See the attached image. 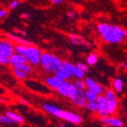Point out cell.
<instances>
[{"mask_svg":"<svg viewBox=\"0 0 127 127\" xmlns=\"http://www.w3.org/2000/svg\"><path fill=\"white\" fill-rule=\"evenodd\" d=\"M8 64L12 67H15V66L21 64H28V62L25 58V57L17 53V52H14L10 58H8Z\"/></svg>","mask_w":127,"mask_h":127,"instance_id":"8fae6325","label":"cell"},{"mask_svg":"<svg viewBox=\"0 0 127 127\" xmlns=\"http://www.w3.org/2000/svg\"><path fill=\"white\" fill-rule=\"evenodd\" d=\"M124 68H125V70H127V64H125V67H124Z\"/></svg>","mask_w":127,"mask_h":127,"instance_id":"74e56055","label":"cell"},{"mask_svg":"<svg viewBox=\"0 0 127 127\" xmlns=\"http://www.w3.org/2000/svg\"><path fill=\"white\" fill-rule=\"evenodd\" d=\"M0 124L1 125H17L13 120H12L10 117H7L5 114L4 115H0Z\"/></svg>","mask_w":127,"mask_h":127,"instance_id":"603a6c76","label":"cell"},{"mask_svg":"<svg viewBox=\"0 0 127 127\" xmlns=\"http://www.w3.org/2000/svg\"><path fill=\"white\" fill-rule=\"evenodd\" d=\"M42 109L50 115L58 117V118L63 119L64 121L69 122V123L73 124V125H79L83 121V118L78 114L69 110H64V109L53 105L51 103L42 102Z\"/></svg>","mask_w":127,"mask_h":127,"instance_id":"7a4b0ae2","label":"cell"},{"mask_svg":"<svg viewBox=\"0 0 127 127\" xmlns=\"http://www.w3.org/2000/svg\"><path fill=\"white\" fill-rule=\"evenodd\" d=\"M84 81H85L87 89L95 93L96 95H101L104 92V88H103L102 86L98 83V82H96L92 78H86Z\"/></svg>","mask_w":127,"mask_h":127,"instance_id":"52a82bcc","label":"cell"},{"mask_svg":"<svg viewBox=\"0 0 127 127\" xmlns=\"http://www.w3.org/2000/svg\"><path fill=\"white\" fill-rule=\"evenodd\" d=\"M125 40H126V41H127V35L125 36Z\"/></svg>","mask_w":127,"mask_h":127,"instance_id":"ab89813d","label":"cell"},{"mask_svg":"<svg viewBox=\"0 0 127 127\" xmlns=\"http://www.w3.org/2000/svg\"><path fill=\"white\" fill-rule=\"evenodd\" d=\"M0 127H2V126H1V125H0Z\"/></svg>","mask_w":127,"mask_h":127,"instance_id":"60d3db41","label":"cell"},{"mask_svg":"<svg viewBox=\"0 0 127 127\" xmlns=\"http://www.w3.org/2000/svg\"><path fill=\"white\" fill-rule=\"evenodd\" d=\"M97 30L102 39L109 43H119L127 35V31L125 28L107 23L99 24Z\"/></svg>","mask_w":127,"mask_h":127,"instance_id":"6da1fadb","label":"cell"},{"mask_svg":"<svg viewBox=\"0 0 127 127\" xmlns=\"http://www.w3.org/2000/svg\"><path fill=\"white\" fill-rule=\"evenodd\" d=\"M96 102H97V114L101 117H108L109 114H108L107 111V99L105 98L104 95H98V98L96 100Z\"/></svg>","mask_w":127,"mask_h":127,"instance_id":"ba28073f","label":"cell"},{"mask_svg":"<svg viewBox=\"0 0 127 127\" xmlns=\"http://www.w3.org/2000/svg\"><path fill=\"white\" fill-rule=\"evenodd\" d=\"M85 108L92 113H95L97 111V102L96 101H87Z\"/></svg>","mask_w":127,"mask_h":127,"instance_id":"d4e9b609","label":"cell"},{"mask_svg":"<svg viewBox=\"0 0 127 127\" xmlns=\"http://www.w3.org/2000/svg\"><path fill=\"white\" fill-rule=\"evenodd\" d=\"M19 102L23 104V105H26V106H28L30 104V102L28 101V100L23 99V98H20V99H19Z\"/></svg>","mask_w":127,"mask_h":127,"instance_id":"d6a6232c","label":"cell"},{"mask_svg":"<svg viewBox=\"0 0 127 127\" xmlns=\"http://www.w3.org/2000/svg\"><path fill=\"white\" fill-rule=\"evenodd\" d=\"M117 100H109L107 101V111L109 115H113L117 109Z\"/></svg>","mask_w":127,"mask_h":127,"instance_id":"ac0fdd59","label":"cell"},{"mask_svg":"<svg viewBox=\"0 0 127 127\" xmlns=\"http://www.w3.org/2000/svg\"><path fill=\"white\" fill-rule=\"evenodd\" d=\"M63 65L67 67L70 70L72 77H75L76 79H83L85 78V72L82 71L81 70H79L75 64H72L70 62H64Z\"/></svg>","mask_w":127,"mask_h":127,"instance_id":"30bf717a","label":"cell"},{"mask_svg":"<svg viewBox=\"0 0 127 127\" xmlns=\"http://www.w3.org/2000/svg\"><path fill=\"white\" fill-rule=\"evenodd\" d=\"M84 93H85V97L87 99V101H96L98 98V95L88 89H86Z\"/></svg>","mask_w":127,"mask_h":127,"instance_id":"7402d4cb","label":"cell"},{"mask_svg":"<svg viewBox=\"0 0 127 127\" xmlns=\"http://www.w3.org/2000/svg\"><path fill=\"white\" fill-rule=\"evenodd\" d=\"M19 5H20V1L19 0H12V2L9 4V9L14 10L16 8H18Z\"/></svg>","mask_w":127,"mask_h":127,"instance_id":"f546056e","label":"cell"},{"mask_svg":"<svg viewBox=\"0 0 127 127\" xmlns=\"http://www.w3.org/2000/svg\"><path fill=\"white\" fill-rule=\"evenodd\" d=\"M101 121L102 123L106 124L108 125H110L112 127H123L124 123L121 119L117 118L115 117H101Z\"/></svg>","mask_w":127,"mask_h":127,"instance_id":"9a60e30c","label":"cell"},{"mask_svg":"<svg viewBox=\"0 0 127 127\" xmlns=\"http://www.w3.org/2000/svg\"><path fill=\"white\" fill-rule=\"evenodd\" d=\"M15 52L25 57L28 64L32 66H37L40 64L42 50L39 48L32 45H15Z\"/></svg>","mask_w":127,"mask_h":127,"instance_id":"277c9868","label":"cell"},{"mask_svg":"<svg viewBox=\"0 0 127 127\" xmlns=\"http://www.w3.org/2000/svg\"><path fill=\"white\" fill-rule=\"evenodd\" d=\"M71 102L78 108H85L86 103H87V99L85 97V93L84 91L77 90L74 95L71 98H70Z\"/></svg>","mask_w":127,"mask_h":127,"instance_id":"9c48e42d","label":"cell"},{"mask_svg":"<svg viewBox=\"0 0 127 127\" xmlns=\"http://www.w3.org/2000/svg\"><path fill=\"white\" fill-rule=\"evenodd\" d=\"M30 13H28V12H22L20 14V18L21 19H24V20H28L30 18Z\"/></svg>","mask_w":127,"mask_h":127,"instance_id":"836d02e7","label":"cell"},{"mask_svg":"<svg viewBox=\"0 0 127 127\" xmlns=\"http://www.w3.org/2000/svg\"><path fill=\"white\" fill-rule=\"evenodd\" d=\"M15 52V45L9 39L0 40V57L9 58Z\"/></svg>","mask_w":127,"mask_h":127,"instance_id":"8992f818","label":"cell"},{"mask_svg":"<svg viewBox=\"0 0 127 127\" xmlns=\"http://www.w3.org/2000/svg\"><path fill=\"white\" fill-rule=\"evenodd\" d=\"M63 82L62 79H60L58 77H57L56 75H50L46 77L44 79V83L48 87L52 88V89H57L59 87L60 84Z\"/></svg>","mask_w":127,"mask_h":127,"instance_id":"4fadbf2b","label":"cell"},{"mask_svg":"<svg viewBox=\"0 0 127 127\" xmlns=\"http://www.w3.org/2000/svg\"><path fill=\"white\" fill-rule=\"evenodd\" d=\"M8 15V11L6 9H0V20L5 18Z\"/></svg>","mask_w":127,"mask_h":127,"instance_id":"4dcf8cb0","label":"cell"},{"mask_svg":"<svg viewBox=\"0 0 127 127\" xmlns=\"http://www.w3.org/2000/svg\"><path fill=\"white\" fill-rule=\"evenodd\" d=\"M5 115L7 117H10L12 120H13L17 125H20V124H23L25 122V119L22 116H20V114L16 113L15 111L12 110H7L5 111Z\"/></svg>","mask_w":127,"mask_h":127,"instance_id":"e0dca14e","label":"cell"},{"mask_svg":"<svg viewBox=\"0 0 127 127\" xmlns=\"http://www.w3.org/2000/svg\"><path fill=\"white\" fill-rule=\"evenodd\" d=\"M12 68H17V69L20 70L22 71L23 72L27 73L28 75H30V74L33 73V71H34V68L31 64H19V65L15 66V67H12Z\"/></svg>","mask_w":127,"mask_h":127,"instance_id":"d6986e66","label":"cell"},{"mask_svg":"<svg viewBox=\"0 0 127 127\" xmlns=\"http://www.w3.org/2000/svg\"><path fill=\"white\" fill-rule=\"evenodd\" d=\"M87 62L88 65H95L98 62V56L95 53L89 54L87 58Z\"/></svg>","mask_w":127,"mask_h":127,"instance_id":"cb8c5ba5","label":"cell"},{"mask_svg":"<svg viewBox=\"0 0 127 127\" xmlns=\"http://www.w3.org/2000/svg\"><path fill=\"white\" fill-rule=\"evenodd\" d=\"M67 16L71 19H74L76 17V13L74 12H72V11H70V12H67Z\"/></svg>","mask_w":127,"mask_h":127,"instance_id":"d590c367","label":"cell"},{"mask_svg":"<svg viewBox=\"0 0 127 127\" xmlns=\"http://www.w3.org/2000/svg\"><path fill=\"white\" fill-rule=\"evenodd\" d=\"M125 63H120L119 64V66H120V67H125Z\"/></svg>","mask_w":127,"mask_h":127,"instance_id":"8d00e7d4","label":"cell"},{"mask_svg":"<svg viewBox=\"0 0 127 127\" xmlns=\"http://www.w3.org/2000/svg\"><path fill=\"white\" fill-rule=\"evenodd\" d=\"M6 37L7 39L12 41L13 43H16V45H32V44H34L31 41H28L26 38L16 35L15 34H12V33H7Z\"/></svg>","mask_w":127,"mask_h":127,"instance_id":"7c38bea8","label":"cell"},{"mask_svg":"<svg viewBox=\"0 0 127 127\" xmlns=\"http://www.w3.org/2000/svg\"><path fill=\"white\" fill-rule=\"evenodd\" d=\"M12 73L15 76L16 79H20V80H27L28 79V76H29L17 68H12Z\"/></svg>","mask_w":127,"mask_h":127,"instance_id":"44dd1931","label":"cell"},{"mask_svg":"<svg viewBox=\"0 0 127 127\" xmlns=\"http://www.w3.org/2000/svg\"><path fill=\"white\" fill-rule=\"evenodd\" d=\"M69 39L71 44H73L75 46H83V47H90V43L87 42V40H85L81 35L75 34H69Z\"/></svg>","mask_w":127,"mask_h":127,"instance_id":"5bb4252c","label":"cell"},{"mask_svg":"<svg viewBox=\"0 0 127 127\" xmlns=\"http://www.w3.org/2000/svg\"><path fill=\"white\" fill-rule=\"evenodd\" d=\"M8 58H4V57H0V65H8Z\"/></svg>","mask_w":127,"mask_h":127,"instance_id":"1f68e13d","label":"cell"},{"mask_svg":"<svg viewBox=\"0 0 127 127\" xmlns=\"http://www.w3.org/2000/svg\"><path fill=\"white\" fill-rule=\"evenodd\" d=\"M105 98L107 99V101L109 100H117V95L114 90L112 89H107L105 91V95H104Z\"/></svg>","mask_w":127,"mask_h":127,"instance_id":"4316f807","label":"cell"},{"mask_svg":"<svg viewBox=\"0 0 127 127\" xmlns=\"http://www.w3.org/2000/svg\"><path fill=\"white\" fill-rule=\"evenodd\" d=\"M55 75L57 77H58L60 79H62L63 81H65V80H70V79L72 78V75H71V71L65 66H62L59 70H58L57 72L55 73Z\"/></svg>","mask_w":127,"mask_h":127,"instance_id":"2e32d148","label":"cell"},{"mask_svg":"<svg viewBox=\"0 0 127 127\" xmlns=\"http://www.w3.org/2000/svg\"><path fill=\"white\" fill-rule=\"evenodd\" d=\"M57 92L60 95L64 96V97L71 98L74 95V94L77 92V88H76L75 85L73 82L70 81V80H65L63 81L59 85V87L57 88Z\"/></svg>","mask_w":127,"mask_h":127,"instance_id":"5b68a950","label":"cell"},{"mask_svg":"<svg viewBox=\"0 0 127 127\" xmlns=\"http://www.w3.org/2000/svg\"><path fill=\"white\" fill-rule=\"evenodd\" d=\"M75 65L77 66L79 70H81L82 71H84L85 73L86 72H87L88 70H89V66H88V64H86V63H83V62H79V63L76 64Z\"/></svg>","mask_w":127,"mask_h":127,"instance_id":"83f0119b","label":"cell"},{"mask_svg":"<svg viewBox=\"0 0 127 127\" xmlns=\"http://www.w3.org/2000/svg\"><path fill=\"white\" fill-rule=\"evenodd\" d=\"M112 87H113L114 91L117 92V93H121L124 89V82L121 79H115L112 82Z\"/></svg>","mask_w":127,"mask_h":127,"instance_id":"ffe728a7","label":"cell"},{"mask_svg":"<svg viewBox=\"0 0 127 127\" xmlns=\"http://www.w3.org/2000/svg\"><path fill=\"white\" fill-rule=\"evenodd\" d=\"M16 35H19V36H21V37H26L28 36V33H27L25 30H22V29H15L14 30V33Z\"/></svg>","mask_w":127,"mask_h":127,"instance_id":"f1b7e54d","label":"cell"},{"mask_svg":"<svg viewBox=\"0 0 127 127\" xmlns=\"http://www.w3.org/2000/svg\"><path fill=\"white\" fill-rule=\"evenodd\" d=\"M50 2L52 3V4H64V0H50Z\"/></svg>","mask_w":127,"mask_h":127,"instance_id":"e575fe53","label":"cell"},{"mask_svg":"<svg viewBox=\"0 0 127 127\" xmlns=\"http://www.w3.org/2000/svg\"><path fill=\"white\" fill-rule=\"evenodd\" d=\"M61 127H67V126H65V125H61Z\"/></svg>","mask_w":127,"mask_h":127,"instance_id":"f35d334b","label":"cell"},{"mask_svg":"<svg viewBox=\"0 0 127 127\" xmlns=\"http://www.w3.org/2000/svg\"><path fill=\"white\" fill-rule=\"evenodd\" d=\"M64 61L60 58L50 52H43L41 56L40 64L42 71L46 73L55 74L63 66Z\"/></svg>","mask_w":127,"mask_h":127,"instance_id":"3957f363","label":"cell"},{"mask_svg":"<svg viewBox=\"0 0 127 127\" xmlns=\"http://www.w3.org/2000/svg\"><path fill=\"white\" fill-rule=\"evenodd\" d=\"M74 85H75L76 88L78 90H80V91H85L87 89V86L83 79H76L75 81L73 82Z\"/></svg>","mask_w":127,"mask_h":127,"instance_id":"484cf974","label":"cell"}]
</instances>
